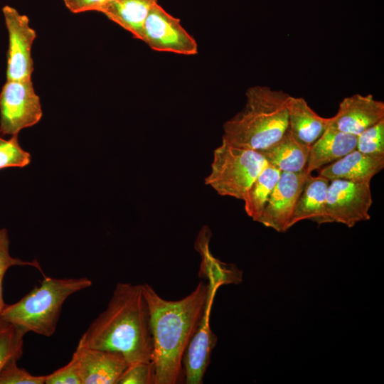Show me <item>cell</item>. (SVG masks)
Wrapping results in <instances>:
<instances>
[{"label":"cell","instance_id":"6da1fadb","mask_svg":"<svg viewBox=\"0 0 384 384\" xmlns=\"http://www.w3.org/2000/svg\"><path fill=\"white\" fill-rule=\"evenodd\" d=\"M142 286L149 311L155 384H175L184 351L203 314L208 284L200 282L188 295L174 301L161 297L149 284Z\"/></svg>","mask_w":384,"mask_h":384},{"label":"cell","instance_id":"7a4b0ae2","mask_svg":"<svg viewBox=\"0 0 384 384\" xmlns=\"http://www.w3.org/2000/svg\"><path fill=\"white\" fill-rule=\"evenodd\" d=\"M77 346L119 353L129 364L152 361L149 311L142 284L118 282L107 308L92 321Z\"/></svg>","mask_w":384,"mask_h":384},{"label":"cell","instance_id":"3957f363","mask_svg":"<svg viewBox=\"0 0 384 384\" xmlns=\"http://www.w3.org/2000/svg\"><path fill=\"white\" fill-rule=\"evenodd\" d=\"M245 96L243 109L224 123L222 142L262 151L287 132L291 95L268 86L255 85L247 90Z\"/></svg>","mask_w":384,"mask_h":384},{"label":"cell","instance_id":"277c9868","mask_svg":"<svg viewBox=\"0 0 384 384\" xmlns=\"http://www.w3.org/2000/svg\"><path fill=\"white\" fill-rule=\"evenodd\" d=\"M91 285L92 281L87 277L60 279L44 276L40 285H36L19 301L6 304L0 315L26 334L33 332L49 337L56 330L65 300Z\"/></svg>","mask_w":384,"mask_h":384},{"label":"cell","instance_id":"5b68a950","mask_svg":"<svg viewBox=\"0 0 384 384\" xmlns=\"http://www.w3.org/2000/svg\"><path fill=\"white\" fill-rule=\"evenodd\" d=\"M267 164L260 151L222 142L214 150L211 171L206 178L219 195L243 200L257 176Z\"/></svg>","mask_w":384,"mask_h":384},{"label":"cell","instance_id":"8992f818","mask_svg":"<svg viewBox=\"0 0 384 384\" xmlns=\"http://www.w3.org/2000/svg\"><path fill=\"white\" fill-rule=\"evenodd\" d=\"M43 110L32 79L8 80L0 92V134L18 135L41 119Z\"/></svg>","mask_w":384,"mask_h":384},{"label":"cell","instance_id":"52a82bcc","mask_svg":"<svg viewBox=\"0 0 384 384\" xmlns=\"http://www.w3.org/2000/svg\"><path fill=\"white\" fill-rule=\"evenodd\" d=\"M372 203L370 182L331 180L324 203V223H338L352 228L370 219Z\"/></svg>","mask_w":384,"mask_h":384},{"label":"cell","instance_id":"ba28073f","mask_svg":"<svg viewBox=\"0 0 384 384\" xmlns=\"http://www.w3.org/2000/svg\"><path fill=\"white\" fill-rule=\"evenodd\" d=\"M142 41L152 50L181 55H196L198 44L182 26L179 18L168 13L158 2L150 9L144 24Z\"/></svg>","mask_w":384,"mask_h":384},{"label":"cell","instance_id":"9c48e42d","mask_svg":"<svg viewBox=\"0 0 384 384\" xmlns=\"http://www.w3.org/2000/svg\"><path fill=\"white\" fill-rule=\"evenodd\" d=\"M2 12L9 34L6 80H31L33 72L31 50L36 38V31L30 26L28 16L15 8L6 5L2 8Z\"/></svg>","mask_w":384,"mask_h":384},{"label":"cell","instance_id":"30bf717a","mask_svg":"<svg viewBox=\"0 0 384 384\" xmlns=\"http://www.w3.org/2000/svg\"><path fill=\"white\" fill-rule=\"evenodd\" d=\"M309 175L306 169L299 172H281L257 222L279 233L289 229L295 203Z\"/></svg>","mask_w":384,"mask_h":384},{"label":"cell","instance_id":"8fae6325","mask_svg":"<svg viewBox=\"0 0 384 384\" xmlns=\"http://www.w3.org/2000/svg\"><path fill=\"white\" fill-rule=\"evenodd\" d=\"M208 287V295L203 314L182 358L186 384L203 383L205 373L210 363L212 351L218 340L217 336L210 326V309L217 289Z\"/></svg>","mask_w":384,"mask_h":384},{"label":"cell","instance_id":"7c38bea8","mask_svg":"<svg viewBox=\"0 0 384 384\" xmlns=\"http://www.w3.org/2000/svg\"><path fill=\"white\" fill-rule=\"evenodd\" d=\"M73 356L81 384H117L129 365L119 353L88 347L77 346Z\"/></svg>","mask_w":384,"mask_h":384},{"label":"cell","instance_id":"4fadbf2b","mask_svg":"<svg viewBox=\"0 0 384 384\" xmlns=\"http://www.w3.org/2000/svg\"><path fill=\"white\" fill-rule=\"evenodd\" d=\"M384 120V102L371 94L356 93L344 97L330 123L340 131L358 136L365 129Z\"/></svg>","mask_w":384,"mask_h":384},{"label":"cell","instance_id":"5bb4252c","mask_svg":"<svg viewBox=\"0 0 384 384\" xmlns=\"http://www.w3.org/2000/svg\"><path fill=\"white\" fill-rule=\"evenodd\" d=\"M384 168L383 156H372L355 149L319 171V175L329 181L343 179L370 182Z\"/></svg>","mask_w":384,"mask_h":384},{"label":"cell","instance_id":"9a60e30c","mask_svg":"<svg viewBox=\"0 0 384 384\" xmlns=\"http://www.w3.org/2000/svg\"><path fill=\"white\" fill-rule=\"evenodd\" d=\"M356 141L357 136L340 131L330 123L310 146L306 172L311 174L312 171L355 150Z\"/></svg>","mask_w":384,"mask_h":384},{"label":"cell","instance_id":"2e32d148","mask_svg":"<svg viewBox=\"0 0 384 384\" xmlns=\"http://www.w3.org/2000/svg\"><path fill=\"white\" fill-rule=\"evenodd\" d=\"M331 118L319 115L304 97L291 95L288 104V129L297 139L311 145L325 131Z\"/></svg>","mask_w":384,"mask_h":384},{"label":"cell","instance_id":"e0dca14e","mask_svg":"<svg viewBox=\"0 0 384 384\" xmlns=\"http://www.w3.org/2000/svg\"><path fill=\"white\" fill-rule=\"evenodd\" d=\"M310 146L294 137L287 129L277 142L260 151L268 164L281 172H299L306 169Z\"/></svg>","mask_w":384,"mask_h":384},{"label":"cell","instance_id":"ac0fdd59","mask_svg":"<svg viewBox=\"0 0 384 384\" xmlns=\"http://www.w3.org/2000/svg\"><path fill=\"white\" fill-rule=\"evenodd\" d=\"M158 0H112L100 9L110 20L142 41L145 19Z\"/></svg>","mask_w":384,"mask_h":384},{"label":"cell","instance_id":"d6986e66","mask_svg":"<svg viewBox=\"0 0 384 384\" xmlns=\"http://www.w3.org/2000/svg\"><path fill=\"white\" fill-rule=\"evenodd\" d=\"M329 180L320 175H309L295 203L289 228L299 221L311 220L324 223V203Z\"/></svg>","mask_w":384,"mask_h":384},{"label":"cell","instance_id":"ffe728a7","mask_svg":"<svg viewBox=\"0 0 384 384\" xmlns=\"http://www.w3.org/2000/svg\"><path fill=\"white\" fill-rule=\"evenodd\" d=\"M209 232L204 228L196 242V249L202 257L200 273L208 278L209 284L218 287L222 284L240 283L242 272L235 265L223 263L215 259L209 250Z\"/></svg>","mask_w":384,"mask_h":384},{"label":"cell","instance_id":"44dd1931","mask_svg":"<svg viewBox=\"0 0 384 384\" xmlns=\"http://www.w3.org/2000/svg\"><path fill=\"white\" fill-rule=\"evenodd\" d=\"M281 171L267 164L253 181L242 201L248 216L257 222L279 178Z\"/></svg>","mask_w":384,"mask_h":384},{"label":"cell","instance_id":"7402d4cb","mask_svg":"<svg viewBox=\"0 0 384 384\" xmlns=\"http://www.w3.org/2000/svg\"><path fill=\"white\" fill-rule=\"evenodd\" d=\"M26 332L11 325L0 333V372L11 361H18L23 355Z\"/></svg>","mask_w":384,"mask_h":384},{"label":"cell","instance_id":"603a6c76","mask_svg":"<svg viewBox=\"0 0 384 384\" xmlns=\"http://www.w3.org/2000/svg\"><path fill=\"white\" fill-rule=\"evenodd\" d=\"M9 238L6 228L0 229V313L6 304L4 300V278L7 270L13 266H31L36 268L44 276L43 270L37 260L24 261L13 257L9 253Z\"/></svg>","mask_w":384,"mask_h":384},{"label":"cell","instance_id":"cb8c5ba5","mask_svg":"<svg viewBox=\"0 0 384 384\" xmlns=\"http://www.w3.org/2000/svg\"><path fill=\"white\" fill-rule=\"evenodd\" d=\"M31 162V155L18 144V135L10 139L0 137V169L8 167H24Z\"/></svg>","mask_w":384,"mask_h":384},{"label":"cell","instance_id":"d4e9b609","mask_svg":"<svg viewBox=\"0 0 384 384\" xmlns=\"http://www.w3.org/2000/svg\"><path fill=\"white\" fill-rule=\"evenodd\" d=\"M356 149L365 154L384 156V120L357 136Z\"/></svg>","mask_w":384,"mask_h":384},{"label":"cell","instance_id":"484cf974","mask_svg":"<svg viewBox=\"0 0 384 384\" xmlns=\"http://www.w3.org/2000/svg\"><path fill=\"white\" fill-rule=\"evenodd\" d=\"M156 371L153 361L129 364L117 384H155Z\"/></svg>","mask_w":384,"mask_h":384},{"label":"cell","instance_id":"4316f807","mask_svg":"<svg viewBox=\"0 0 384 384\" xmlns=\"http://www.w3.org/2000/svg\"><path fill=\"white\" fill-rule=\"evenodd\" d=\"M16 360L10 361L0 372V384H44L46 375H34L19 368Z\"/></svg>","mask_w":384,"mask_h":384},{"label":"cell","instance_id":"83f0119b","mask_svg":"<svg viewBox=\"0 0 384 384\" xmlns=\"http://www.w3.org/2000/svg\"><path fill=\"white\" fill-rule=\"evenodd\" d=\"M46 384H81L76 361L73 356L68 364L46 375Z\"/></svg>","mask_w":384,"mask_h":384},{"label":"cell","instance_id":"f1b7e54d","mask_svg":"<svg viewBox=\"0 0 384 384\" xmlns=\"http://www.w3.org/2000/svg\"><path fill=\"white\" fill-rule=\"evenodd\" d=\"M66 8L73 14L96 11L105 2V0H63Z\"/></svg>","mask_w":384,"mask_h":384},{"label":"cell","instance_id":"f546056e","mask_svg":"<svg viewBox=\"0 0 384 384\" xmlns=\"http://www.w3.org/2000/svg\"><path fill=\"white\" fill-rule=\"evenodd\" d=\"M11 326L7 321H6L0 315V333L8 329Z\"/></svg>","mask_w":384,"mask_h":384},{"label":"cell","instance_id":"4dcf8cb0","mask_svg":"<svg viewBox=\"0 0 384 384\" xmlns=\"http://www.w3.org/2000/svg\"><path fill=\"white\" fill-rule=\"evenodd\" d=\"M109 1H112V0H105V2ZM105 3H104V4H105Z\"/></svg>","mask_w":384,"mask_h":384}]
</instances>
